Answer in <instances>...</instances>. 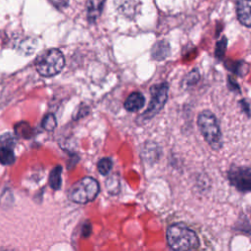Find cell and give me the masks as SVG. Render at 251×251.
Wrapping results in <instances>:
<instances>
[{
	"label": "cell",
	"instance_id": "cell-3",
	"mask_svg": "<svg viewBox=\"0 0 251 251\" xmlns=\"http://www.w3.org/2000/svg\"><path fill=\"white\" fill-rule=\"evenodd\" d=\"M65 66V58L58 49H49L42 52L35 60V68L42 76H53L59 74Z\"/></svg>",
	"mask_w": 251,
	"mask_h": 251
},
{
	"label": "cell",
	"instance_id": "cell-8",
	"mask_svg": "<svg viewBox=\"0 0 251 251\" xmlns=\"http://www.w3.org/2000/svg\"><path fill=\"white\" fill-rule=\"evenodd\" d=\"M251 0H236V12L239 22L246 27L251 26Z\"/></svg>",
	"mask_w": 251,
	"mask_h": 251
},
{
	"label": "cell",
	"instance_id": "cell-15",
	"mask_svg": "<svg viewBox=\"0 0 251 251\" xmlns=\"http://www.w3.org/2000/svg\"><path fill=\"white\" fill-rule=\"evenodd\" d=\"M98 172L101 175H107L112 169V161L110 158H103L97 164Z\"/></svg>",
	"mask_w": 251,
	"mask_h": 251
},
{
	"label": "cell",
	"instance_id": "cell-14",
	"mask_svg": "<svg viewBox=\"0 0 251 251\" xmlns=\"http://www.w3.org/2000/svg\"><path fill=\"white\" fill-rule=\"evenodd\" d=\"M106 188L109 193L111 194H117L120 189V180L118 176L112 175L109 176L106 180Z\"/></svg>",
	"mask_w": 251,
	"mask_h": 251
},
{
	"label": "cell",
	"instance_id": "cell-17",
	"mask_svg": "<svg viewBox=\"0 0 251 251\" xmlns=\"http://www.w3.org/2000/svg\"><path fill=\"white\" fill-rule=\"evenodd\" d=\"M199 73H198V71L197 70H193L192 72H190L189 74H188V75H187V79H186V83L188 84V85H190V84H193V83H196L197 81H198V79H199Z\"/></svg>",
	"mask_w": 251,
	"mask_h": 251
},
{
	"label": "cell",
	"instance_id": "cell-9",
	"mask_svg": "<svg viewBox=\"0 0 251 251\" xmlns=\"http://www.w3.org/2000/svg\"><path fill=\"white\" fill-rule=\"evenodd\" d=\"M145 104V98L140 92H132L125 102V108L129 112L140 110Z\"/></svg>",
	"mask_w": 251,
	"mask_h": 251
},
{
	"label": "cell",
	"instance_id": "cell-18",
	"mask_svg": "<svg viewBox=\"0 0 251 251\" xmlns=\"http://www.w3.org/2000/svg\"><path fill=\"white\" fill-rule=\"evenodd\" d=\"M226 38L224 37L222 39V41H219L218 42V46H217V49H216V55L218 58H222L224 53H225V49H226Z\"/></svg>",
	"mask_w": 251,
	"mask_h": 251
},
{
	"label": "cell",
	"instance_id": "cell-1",
	"mask_svg": "<svg viewBox=\"0 0 251 251\" xmlns=\"http://www.w3.org/2000/svg\"><path fill=\"white\" fill-rule=\"evenodd\" d=\"M167 241L174 251H191L199 244L196 233L182 224L172 225L167 229Z\"/></svg>",
	"mask_w": 251,
	"mask_h": 251
},
{
	"label": "cell",
	"instance_id": "cell-5",
	"mask_svg": "<svg viewBox=\"0 0 251 251\" xmlns=\"http://www.w3.org/2000/svg\"><path fill=\"white\" fill-rule=\"evenodd\" d=\"M168 84L166 82L156 84L151 87V101L147 110L142 115V120L146 121L153 118L164 107L168 98Z\"/></svg>",
	"mask_w": 251,
	"mask_h": 251
},
{
	"label": "cell",
	"instance_id": "cell-21",
	"mask_svg": "<svg viewBox=\"0 0 251 251\" xmlns=\"http://www.w3.org/2000/svg\"><path fill=\"white\" fill-rule=\"evenodd\" d=\"M0 251H11V250H7V249H3V250H0Z\"/></svg>",
	"mask_w": 251,
	"mask_h": 251
},
{
	"label": "cell",
	"instance_id": "cell-16",
	"mask_svg": "<svg viewBox=\"0 0 251 251\" xmlns=\"http://www.w3.org/2000/svg\"><path fill=\"white\" fill-rule=\"evenodd\" d=\"M56 119L53 114H47L42 121V126L46 130H53L56 127Z\"/></svg>",
	"mask_w": 251,
	"mask_h": 251
},
{
	"label": "cell",
	"instance_id": "cell-13",
	"mask_svg": "<svg viewBox=\"0 0 251 251\" xmlns=\"http://www.w3.org/2000/svg\"><path fill=\"white\" fill-rule=\"evenodd\" d=\"M61 173H62V167L61 166H57L55 167L49 176V184L50 186L55 189L58 190L61 187L62 184V178H61Z\"/></svg>",
	"mask_w": 251,
	"mask_h": 251
},
{
	"label": "cell",
	"instance_id": "cell-7",
	"mask_svg": "<svg viewBox=\"0 0 251 251\" xmlns=\"http://www.w3.org/2000/svg\"><path fill=\"white\" fill-rule=\"evenodd\" d=\"M116 11L126 19H134L140 12L141 0H114Z\"/></svg>",
	"mask_w": 251,
	"mask_h": 251
},
{
	"label": "cell",
	"instance_id": "cell-11",
	"mask_svg": "<svg viewBox=\"0 0 251 251\" xmlns=\"http://www.w3.org/2000/svg\"><path fill=\"white\" fill-rule=\"evenodd\" d=\"M170 54L169 44L165 41H160L155 44L152 49V56L156 60H163Z\"/></svg>",
	"mask_w": 251,
	"mask_h": 251
},
{
	"label": "cell",
	"instance_id": "cell-4",
	"mask_svg": "<svg viewBox=\"0 0 251 251\" xmlns=\"http://www.w3.org/2000/svg\"><path fill=\"white\" fill-rule=\"evenodd\" d=\"M99 192V184L91 176H85L72 185L69 197L72 201L79 204H86L95 199Z\"/></svg>",
	"mask_w": 251,
	"mask_h": 251
},
{
	"label": "cell",
	"instance_id": "cell-20",
	"mask_svg": "<svg viewBox=\"0 0 251 251\" xmlns=\"http://www.w3.org/2000/svg\"><path fill=\"white\" fill-rule=\"evenodd\" d=\"M90 231H91V227H90V226L89 225H87V226H84L83 227V235L84 236H88L89 235V233H90Z\"/></svg>",
	"mask_w": 251,
	"mask_h": 251
},
{
	"label": "cell",
	"instance_id": "cell-19",
	"mask_svg": "<svg viewBox=\"0 0 251 251\" xmlns=\"http://www.w3.org/2000/svg\"><path fill=\"white\" fill-rule=\"evenodd\" d=\"M52 3L56 6H59V7H64L68 4V1L69 0H51Z\"/></svg>",
	"mask_w": 251,
	"mask_h": 251
},
{
	"label": "cell",
	"instance_id": "cell-2",
	"mask_svg": "<svg viewBox=\"0 0 251 251\" xmlns=\"http://www.w3.org/2000/svg\"><path fill=\"white\" fill-rule=\"evenodd\" d=\"M199 129L213 149H220L223 144L222 132L216 116L209 110L202 111L197 118Z\"/></svg>",
	"mask_w": 251,
	"mask_h": 251
},
{
	"label": "cell",
	"instance_id": "cell-10",
	"mask_svg": "<svg viewBox=\"0 0 251 251\" xmlns=\"http://www.w3.org/2000/svg\"><path fill=\"white\" fill-rule=\"evenodd\" d=\"M105 0H88L87 3V19L90 23L96 22L100 17Z\"/></svg>",
	"mask_w": 251,
	"mask_h": 251
},
{
	"label": "cell",
	"instance_id": "cell-6",
	"mask_svg": "<svg viewBox=\"0 0 251 251\" xmlns=\"http://www.w3.org/2000/svg\"><path fill=\"white\" fill-rule=\"evenodd\" d=\"M230 182L241 191H248L251 188V173L249 168H233L228 173Z\"/></svg>",
	"mask_w": 251,
	"mask_h": 251
},
{
	"label": "cell",
	"instance_id": "cell-12",
	"mask_svg": "<svg viewBox=\"0 0 251 251\" xmlns=\"http://www.w3.org/2000/svg\"><path fill=\"white\" fill-rule=\"evenodd\" d=\"M15 161V155L10 145L0 147V163L3 165H11Z\"/></svg>",
	"mask_w": 251,
	"mask_h": 251
}]
</instances>
